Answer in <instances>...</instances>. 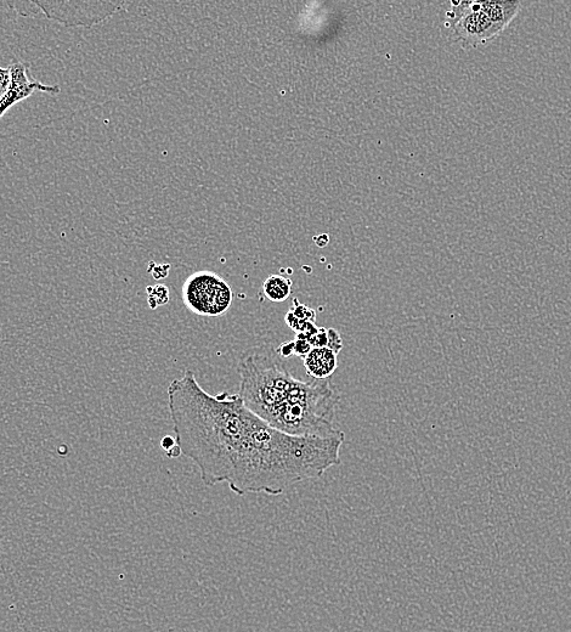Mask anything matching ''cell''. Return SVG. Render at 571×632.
Wrapping results in <instances>:
<instances>
[{
	"label": "cell",
	"instance_id": "cell-1",
	"mask_svg": "<svg viewBox=\"0 0 571 632\" xmlns=\"http://www.w3.org/2000/svg\"><path fill=\"white\" fill-rule=\"evenodd\" d=\"M168 408L180 453L199 467L206 487L226 483L240 496H279L341 465L344 432L288 436L248 410L239 394L207 393L191 370L169 385Z\"/></svg>",
	"mask_w": 571,
	"mask_h": 632
},
{
	"label": "cell",
	"instance_id": "cell-2",
	"mask_svg": "<svg viewBox=\"0 0 571 632\" xmlns=\"http://www.w3.org/2000/svg\"><path fill=\"white\" fill-rule=\"evenodd\" d=\"M239 395L246 408L270 427L293 437L330 438L335 427L337 388L327 380H298L275 351L254 349L240 359Z\"/></svg>",
	"mask_w": 571,
	"mask_h": 632
},
{
	"label": "cell",
	"instance_id": "cell-3",
	"mask_svg": "<svg viewBox=\"0 0 571 632\" xmlns=\"http://www.w3.org/2000/svg\"><path fill=\"white\" fill-rule=\"evenodd\" d=\"M183 302L191 313L200 316L224 315L233 304L234 293L228 282L213 272H197L184 282Z\"/></svg>",
	"mask_w": 571,
	"mask_h": 632
},
{
	"label": "cell",
	"instance_id": "cell-4",
	"mask_svg": "<svg viewBox=\"0 0 571 632\" xmlns=\"http://www.w3.org/2000/svg\"><path fill=\"white\" fill-rule=\"evenodd\" d=\"M445 26L452 28L456 41L465 49L478 48L505 30L483 13L480 2H451Z\"/></svg>",
	"mask_w": 571,
	"mask_h": 632
},
{
	"label": "cell",
	"instance_id": "cell-5",
	"mask_svg": "<svg viewBox=\"0 0 571 632\" xmlns=\"http://www.w3.org/2000/svg\"><path fill=\"white\" fill-rule=\"evenodd\" d=\"M49 20L65 27H93L121 11L123 2H35Z\"/></svg>",
	"mask_w": 571,
	"mask_h": 632
},
{
	"label": "cell",
	"instance_id": "cell-6",
	"mask_svg": "<svg viewBox=\"0 0 571 632\" xmlns=\"http://www.w3.org/2000/svg\"><path fill=\"white\" fill-rule=\"evenodd\" d=\"M9 71L10 86L8 92L0 100V117H3L5 112L20 103V101L30 98L33 93L42 92L52 95L60 93L58 86H47V84L33 81L28 76L27 67L21 62H15V64L10 65Z\"/></svg>",
	"mask_w": 571,
	"mask_h": 632
},
{
	"label": "cell",
	"instance_id": "cell-7",
	"mask_svg": "<svg viewBox=\"0 0 571 632\" xmlns=\"http://www.w3.org/2000/svg\"><path fill=\"white\" fill-rule=\"evenodd\" d=\"M338 354L330 348H313L303 358L304 368L313 380H327L338 368Z\"/></svg>",
	"mask_w": 571,
	"mask_h": 632
},
{
	"label": "cell",
	"instance_id": "cell-8",
	"mask_svg": "<svg viewBox=\"0 0 571 632\" xmlns=\"http://www.w3.org/2000/svg\"><path fill=\"white\" fill-rule=\"evenodd\" d=\"M520 5L522 3L510 2V0H497V2L491 0V2H480V9L496 25L506 28L518 15Z\"/></svg>",
	"mask_w": 571,
	"mask_h": 632
},
{
	"label": "cell",
	"instance_id": "cell-9",
	"mask_svg": "<svg viewBox=\"0 0 571 632\" xmlns=\"http://www.w3.org/2000/svg\"><path fill=\"white\" fill-rule=\"evenodd\" d=\"M263 292L271 302H285L291 296L292 281L285 276L271 275L264 281Z\"/></svg>",
	"mask_w": 571,
	"mask_h": 632
},
{
	"label": "cell",
	"instance_id": "cell-10",
	"mask_svg": "<svg viewBox=\"0 0 571 632\" xmlns=\"http://www.w3.org/2000/svg\"><path fill=\"white\" fill-rule=\"evenodd\" d=\"M146 293H148V303L152 310L166 306L169 302V290L165 285L158 284L146 287Z\"/></svg>",
	"mask_w": 571,
	"mask_h": 632
},
{
	"label": "cell",
	"instance_id": "cell-11",
	"mask_svg": "<svg viewBox=\"0 0 571 632\" xmlns=\"http://www.w3.org/2000/svg\"><path fill=\"white\" fill-rule=\"evenodd\" d=\"M299 321H309V323H315L316 312L314 309L304 306L298 299H295L293 306L288 310Z\"/></svg>",
	"mask_w": 571,
	"mask_h": 632
},
{
	"label": "cell",
	"instance_id": "cell-12",
	"mask_svg": "<svg viewBox=\"0 0 571 632\" xmlns=\"http://www.w3.org/2000/svg\"><path fill=\"white\" fill-rule=\"evenodd\" d=\"M161 447L163 450L166 451L167 456L171 457V459H174V457H179L180 455H182V453H180L177 440H175V438L171 436H167L162 439Z\"/></svg>",
	"mask_w": 571,
	"mask_h": 632
},
{
	"label": "cell",
	"instance_id": "cell-13",
	"mask_svg": "<svg viewBox=\"0 0 571 632\" xmlns=\"http://www.w3.org/2000/svg\"><path fill=\"white\" fill-rule=\"evenodd\" d=\"M276 354L282 359H288L295 355V342L282 343L279 348L276 349Z\"/></svg>",
	"mask_w": 571,
	"mask_h": 632
},
{
	"label": "cell",
	"instance_id": "cell-14",
	"mask_svg": "<svg viewBox=\"0 0 571 632\" xmlns=\"http://www.w3.org/2000/svg\"><path fill=\"white\" fill-rule=\"evenodd\" d=\"M293 342H295V355H297V357L299 358L303 359L307 357L309 352L312 351L313 349V347L310 346V343L308 341L297 340V338H295Z\"/></svg>",
	"mask_w": 571,
	"mask_h": 632
},
{
	"label": "cell",
	"instance_id": "cell-15",
	"mask_svg": "<svg viewBox=\"0 0 571 632\" xmlns=\"http://www.w3.org/2000/svg\"><path fill=\"white\" fill-rule=\"evenodd\" d=\"M9 86H10L9 67L8 69H3V67H0V100H2L5 93L8 92Z\"/></svg>",
	"mask_w": 571,
	"mask_h": 632
}]
</instances>
